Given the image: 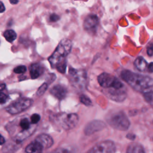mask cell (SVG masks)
<instances>
[{"instance_id": "1", "label": "cell", "mask_w": 153, "mask_h": 153, "mask_svg": "<svg viewBox=\"0 0 153 153\" xmlns=\"http://www.w3.org/2000/svg\"><path fill=\"white\" fill-rule=\"evenodd\" d=\"M72 49V42L68 39H62L56 49L48 58V61L53 68H56L59 72L65 73L66 68V58Z\"/></svg>"}, {"instance_id": "2", "label": "cell", "mask_w": 153, "mask_h": 153, "mask_svg": "<svg viewBox=\"0 0 153 153\" xmlns=\"http://www.w3.org/2000/svg\"><path fill=\"white\" fill-rule=\"evenodd\" d=\"M122 79L137 91H145L153 87V78L128 70H123L121 73Z\"/></svg>"}, {"instance_id": "3", "label": "cell", "mask_w": 153, "mask_h": 153, "mask_svg": "<svg viewBox=\"0 0 153 153\" xmlns=\"http://www.w3.org/2000/svg\"><path fill=\"white\" fill-rule=\"evenodd\" d=\"M107 121L114 128L122 131L127 130L130 125L127 115L122 111L113 113L108 117Z\"/></svg>"}, {"instance_id": "4", "label": "cell", "mask_w": 153, "mask_h": 153, "mask_svg": "<svg viewBox=\"0 0 153 153\" xmlns=\"http://www.w3.org/2000/svg\"><path fill=\"white\" fill-rule=\"evenodd\" d=\"M70 75V81L74 87L78 90H83L85 88L87 84V73L82 69H75L70 68L69 71Z\"/></svg>"}, {"instance_id": "5", "label": "cell", "mask_w": 153, "mask_h": 153, "mask_svg": "<svg viewBox=\"0 0 153 153\" xmlns=\"http://www.w3.org/2000/svg\"><path fill=\"white\" fill-rule=\"evenodd\" d=\"M97 81L99 84L105 88H121L124 86L123 84L115 76L105 72L98 76Z\"/></svg>"}, {"instance_id": "6", "label": "cell", "mask_w": 153, "mask_h": 153, "mask_svg": "<svg viewBox=\"0 0 153 153\" xmlns=\"http://www.w3.org/2000/svg\"><path fill=\"white\" fill-rule=\"evenodd\" d=\"M32 103V99L27 97H21L7 106L6 111L10 114H17L27 109Z\"/></svg>"}, {"instance_id": "7", "label": "cell", "mask_w": 153, "mask_h": 153, "mask_svg": "<svg viewBox=\"0 0 153 153\" xmlns=\"http://www.w3.org/2000/svg\"><path fill=\"white\" fill-rule=\"evenodd\" d=\"M57 121L59 125L65 130L74 128L78 124L79 118L76 114H62L57 117Z\"/></svg>"}, {"instance_id": "8", "label": "cell", "mask_w": 153, "mask_h": 153, "mask_svg": "<svg viewBox=\"0 0 153 153\" xmlns=\"http://www.w3.org/2000/svg\"><path fill=\"white\" fill-rule=\"evenodd\" d=\"M116 151V147L114 143L111 140H105L98 143L94 145L90 150L89 152L100 153V152H114Z\"/></svg>"}, {"instance_id": "9", "label": "cell", "mask_w": 153, "mask_h": 153, "mask_svg": "<svg viewBox=\"0 0 153 153\" xmlns=\"http://www.w3.org/2000/svg\"><path fill=\"white\" fill-rule=\"evenodd\" d=\"M105 94L110 99L117 102H122L127 97L126 92L122 88H106L105 90Z\"/></svg>"}, {"instance_id": "10", "label": "cell", "mask_w": 153, "mask_h": 153, "mask_svg": "<svg viewBox=\"0 0 153 153\" xmlns=\"http://www.w3.org/2000/svg\"><path fill=\"white\" fill-rule=\"evenodd\" d=\"M99 25V19L97 16L91 14L87 16L84 22V28L89 32L95 30Z\"/></svg>"}, {"instance_id": "11", "label": "cell", "mask_w": 153, "mask_h": 153, "mask_svg": "<svg viewBox=\"0 0 153 153\" xmlns=\"http://www.w3.org/2000/svg\"><path fill=\"white\" fill-rule=\"evenodd\" d=\"M105 127V124L101 121H93L88 124L85 128V133L86 134H91L96 131L103 129Z\"/></svg>"}, {"instance_id": "12", "label": "cell", "mask_w": 153, "mask_h": 153, "mask_svg": "<svg viewBox=\"0 0 153 153\" xmlns=\"http://www.w3.org/2000/svg\"><path fill=\"white\" fill-rule=\"evenodd\" d=\"M50 93L57 99L62 100L66 97L67 90L63 85H56L51 88Z\"/></svg>"}, {"instance_id": "13", "label": "cell", "mask_w": 153, "mask_h": 153, "mask_svg": "<svg viewBox=\"0 0 153 153\" xmlns=\"http://www.w3.org/2000/svg\"><path fill=\"white\" fill-rule=\"evenodd\" d=\"M35 140L38 142L42 146L43 149L50 148L53 145V140L52 137L46 134H41L35 139Z\"/></svg>"}, {"instance_id": "14", "label": "cell", "mask_w": 153, "mask_h": 153, "mask_svg": "<svg viewBox=\"0 0 153 153\" xmlns=\"http://www.w3.org/2000/svg\"><path fill=\"white\" fill-rule=\"evenodd\" d=\"M30 75L32 79L39 77L43 72V67L39 63L32 64L29 68Z\"/></svg>"}, {"instance_id": "15", "label": "cell", "mask_w": 153, "mask_h": 153, "mask_svg": "<svg viewBox=\"0 0 153 153\" xmlns=\"http://www.w3.org/2000/svg\"><path fill=\"white\" fill-rule=\"evenodd\" d=\"M43 148L42 145L35 140L34 142L30 143L26 148L25 151L28 153H39L42 152Z\"/></svg>"}, {"instance_id": "16", "label": "cell", "mask_w": 153, "mask_h": 153, "mask_svg": "<svg viewBox=\"0 0 153 153\" xmlns=\"http://www.w3.org/2000/svg\"><path fill=\"white\" fill-rule=\"evenodd\" d=\"M136 68L141 72H145L147 71L148 63L142 57H138L134 62Z\"/></svg>"}, {"instance_id": "17", "label": "cell", "mask_w": 153, "mask_h": 153, "mask_svg": "<svg viewBox=\"0 0 153 153\" xmlns=\"http://www.w3.org/2000/svg\"><path fill=\"white\" fill-rule=\"evenodd\" d=\"M127 152L128 153L133 152H145V150L142 145L137 143H131L127 148Z\"/></svg>"}, {"instance_id": "18", "label": "cell", "mask_w": 153, "mask_h": 153, "mask_svg": "<svg viewBox=\"0 0 153 153\" xmlns=\"http://www.w3.org/2000/svg\"><path fill=\"white\" fill-rule=\"evenodd\" d=\"M4 36L6 39V40L10 42H13L17 37L16 33L11 29L7 30L4 33Z\"/></svg>"}, {"instance_id": "19", "label": "cell", "mask_w": 153, "mask_h": 153, "mask_svg": "<svg viewBox=\"0 0 153 153\" xmlns=\"http://www.w3.org/2000/svg\"><path fill=\"white\" fill-rule=\"evenodd\" d=\"M143 97L148 102H153V89L148 90V91H145L143 94Z\"/></svg>"}, {"instance_id": "20", "label": "cell", "mask_w": 153, "mask_h": 153, "mask_svg": "<svg viewBox=\"0 0 153 153\" xmlns=\"http://www.w3.org/2000/svg\"><path fill=\"white\" fill-rule=\"evenodd\" d=\"M79 100L80 102L85 105V106H91L92 105V102L89 97L86 96L85 95H81L79 97Z\"/></svg>"}, {"instance_id": "21", "label": "cell", "mask_w": 153, "mask_h": 153, "mask_svg": "<svg viewBox=\"0 0 153 153\" xmlns=\"http://www.w3.org/2000/svg\"><path fill=\"white\" fill-rule=\"evenodd\" d=\"M48 87V85L47 83H44L42 84L38 89L37 91H36V95L41 96V95H42L46 91V90L47 89Z\"/></svg>"}, {"instance_id": "22", "label": "cell", "mask_w": 153, "mask_h": 153, "mask_svg": "<svg viewBox=\"0 0 153 153\" xmlns=\"http://www.w3.org/2000/svg\"><path fill=\"white\" fill-rule=\"evenodd\" d=\"M26 71V68L25 66L20 65L14 69V72L16 74H23Z\"/></svg>"}, {"instance_id": "23", "label": "cell", "mask_w": 153, "mask_h": 153, "mask_svg": "<svg viewBox=\"0 0 153 153\" xmlns=\"http://www.w3.org/2000/svg\"><path fill=\"white\" fill-rule=\"evenodd\" d=\"M40 120V115L38 114H34L30 117V121L33 124H36Z\"/></svg>"}, {"instance_id": "24", "label": "cell", "mask_w": 153, "mask_h": 153, "mask_svg": "<svg viewBox=\"0 0 153 153\" xmlns=\"http://www.w3.org/2000/svg\"><path fill=\"white\" fill-rule=\"evenodd\" d=\"M8 99V97L7 94L4 93L0 92V103H5Z\"/></svg>"}, {"instance_id": "25", "label": "cell", "mask_w": 153, "mask_h": 153, "mask_svg": "<svg viewBox=\"0 0 153 153\" xmlns=\"http://www.w3.org/2000/svg\"><path fill=\"white\" fill-rule=\"evenodd\" d=\"M147 54L149 56H153V43L150 44L148 47H147V50H146Z\"/></svg>"}, {"instance_id": "26", "label": "cell", "mask_w": 153, "mask_h": 153, "mask_svg": "<svg viewBox=\"0 0 153 153\" xmlns=\"http://www.w3.org/2000/svg\"><path fill=\"white\" fill-rule=\"evenodd\" d=\"M59 19V16H57V15L56 14H51V15L50 16V21L53 22L57 21Z\"/></svg>"}, {"instance_id": "27", "label": "cell", "mask_w": 153, "mask_h": 153, "mask_svg": "<svg viewBox=\"0 0 153 153\" xmlns=\"http://www.w3.org/2000/svg\"><path fill=\"white\" fill-rule=\"evenodd\" d=\"M147 71H148L150 73L153 72V62L150 63L148 65V68H147Z\"/></svg>"}, {"instance_id": "28", "label": "cell", "mask_w": 153, "mask_h": 153, "mask_svg": "<svg viewBox=\"0 0 153 153\" xmlns=\"http://www.w3.org/2000/svg\"><path fill=\"white\" fill-rule=\"evenodd\" d=\"M5 10V6L2 2L0 1V13H3Z\"/></svg>"}, {"instance_id": "29", "label": "cell", "mask_w": 153, "mask_h": 153, "mask_svg": "<svg viewBox=\"0 0 153 153\" xmlns=\"http://www.w3.org/2000/svg\"><path fill=\"white\" fill-rule=\"evenodd\" d=\"M5 140L4 137L1 134H0V145H3L5 143Z\"/></svg>"}, {"instance_id": "30", "label": "cell", "mask_w": 153, "mask_h": 153, "mask_svg": "<svg viewBox=\"0 0 153 153\" xmlns=\"http://www.w3.org/2000/svg\"><path fill=\"white\" fill-rule=\"evenodd\" d=\"M5 84H0V91L3 90L5 88Z\"/></svg>"}, {"instance_id": "31", "label": "cell", "mask_w": 153, "mask_h": 153, "mask_svg": "<svg viewBox=\"0 0 153 153\" xmlns=\"http://www.w3.org/2000/svg\"><path fill=\"white\" fill-rule=\"evenodd\" d=\"M11 4H16L18 3L19 0H9Z\"/></svg>"}]
</instances>
